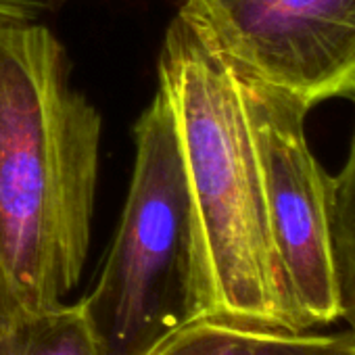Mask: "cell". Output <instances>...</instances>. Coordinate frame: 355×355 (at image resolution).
<instances>
[{
  "mask_svg": "<svg viewBox=\"0 0 355 355\" xmlns=\"http://www.w3.org/2000/svg\"><path fill=\"white\" fill-rule=\"evenodd\" d=\"M103 117L42 24L0 17V328L46 313L88 259Z\"/></svg>",
  "mask_w": 355,
  "mask_h": 355,
  "instance_id": "1",
  "label": "cell"
},
{
  "mask_svg": "<svg viewBox=\"0 0 355 355\" xmlns=\"http://www.w3.org/2000/svg\"><path fill=\"white\" fill-rule=\"evenodd\" d=\"M159 92L171 113L193 203L187 320L301 330L272 243L239 73L187 7L161 46Z\"/></svg>",
  "mask_w": 355,
  "mask_h": 355,
  "instance_id": "2",
  "label": "cell"
},
{
  "mask_svg": "<svg viewBox=\"0 0 355 355\" xmlns=\"http://www.w3.org/2000/svg\"><path fill=\"white\" fill-rule=\"evenodd\" d=\"M136 157L107 257L82 297L111 355H144L189 311L193 203L161 92L134 128Z\"/></svg>",
  "mask_w": 355,
  "mask_h": 355,
  "instance_id": "3",
  "label": "cell"
},
{
  "mask_svg": "<svg viewBox=\"0 0 355 355\" xmlns=\"http://www.w3.org/2000/svg\"><path fill=\"white\" fill-rule=\"evenodd\" d=\"M241 88L255 140L274 251L301 330L338 320V291L330 241L332 178L305 138L309 109L241 71Z\"/></svg>",
  "mask_w": 355,
  "mask_h": 355,
  "instance_id": "4",
  "label": "cell"
},
{
  "mask_svg": "<svg viewBox=\"0 0 355 355\" xmlns=\"http://www.w3.org/2000/svg\"><path fill=\"white\" fill-rule=\"evenodd\" d=\"M236 71L307 109L355 98V0H187Z\"/></svg>",
  "mask_w": 355,
  "mask_h": 355,
  "instance_id": "5",
  "label": "cell"
},
{
  "mask_svg": "<svg viewBox=\"0 0 355 355\" xmlns=\"http://www.w3.org/2000/svg\"><path fill=\"white\" fill-rule=\"evenodd\" d=\"M144 355H355V334L193 318L157 340Z\"/></svg>",
  "mask_w": 355,
  "mask_h": 355,
  "instance_id": "6",
  "label": "cell"
},
{
  "mask_svg": "<svg viewBox=\"0 0 355 355\" xmlns=\"http://www.w3.org/2000/svg\"><path fill=\"white\" fill-rule=\"evenodd\" d=\"M0 355H111L82 299L0 328Z\"/></svg>",
  "mask_w": 355,
  "mask_h": 355,
  "instance_id": "7",
  "label": "cell"
},
{
  "mask_svg": "<svg viewBox=\"0 0 355 355\" xmlns=\"http://www.w3.org/2000/svg\"><path fill=\"white\" fill-rule=\"evenodd\" d=\"M330 241L338 291V320L355 334V130L347 161L330 189Z\"/></svg>",
  "mask_w": 355,
  "mask_h": 355,
  "instance_id": "8",
  "label": "cell"
},
{
  "mask_svg": "<svg viewBox=\"0 0 355 355\" xmlns=\"http://www.w3.org/2000/svg\"><path fill=\"white\" fill-rule=\"evenodd\" d=\"M63 0H0V17L32 19L42 11H49Z\"/></svg>",
  "mask_w": 355,
  "mask_h": 355,
  "instance_id": "9",
  "label": "cell"
}]
</instances>
